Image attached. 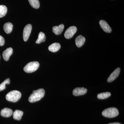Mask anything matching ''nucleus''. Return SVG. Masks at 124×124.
Here are the masks:
<instances>
[{"label":"nucleus","instance_id":"nucleus-1","mask_svg":"<svg viewBox=\"0 0 124 124\" xmlns=\"http://www.w3.org/2000/svg\"><path fill=\"white\" fill-rule=\"evenodd\" d=\"M45 94V91L43 89H38L36 90H33V93L31 94L28 99L31 103L38 101L44 97Z\"/></svg>","mask_w":124,"mask_h":124},{"label":"nucleus","instance_id":"nucleus-2","mask_svg":"<svg viewBox=\"0 0 124 124\" xmlns=\"http://www.w3.org/2000/svg\"><path fill=\"white\" fill-rule=\"evenodd\" d=\"M21 96L22 94L19 91L13 90L8 93L6 98L9 101L16 102L20 99Z\"/></svg>","mask_w":124,"mask_h":124},{"label":"nucleus","instance_id":"nucleus-3","mask_svg":"<svg viewBox=\"0 0 124 124\" xmlns=\"http://www.w3.org/2000/svg\"><path fill=\"white\" fill-rule=\"evenodd\" d=\"M118 110L116 108L111 107L105 109L102 112V115L108 118H113L119 115Z\"/></svg>","mask_w":124,"mask_h":124},{"label":"nucleus","instance_id":"nucleus-4","mask_svg":"<svg viewBox=\"0 0 124 124\" xmlns=\"http://www.w3.org/2000/svg\"><path fill=\"white\" fill-rule=\"evenodd\" d=\"M39 65L38 62H31L26 65L23 68V70L27 73H32L36 71L39 67Z\"/></svg>","mask_w":124,"mask_h":124},{"label":"nucleus","instance_id":"nucleus-5","mask_svg":"<svg viewBox=\"0 0 124 124\" xmlns=\"http://www.w3.org/2000/svg\"><path fill=\"white\" fill-rule=\"evenodd\" d=\"M77 31L76 27L72 26L69 27L64 33V36L65 38L67 39H70L73 37Z\"/></svg>","mask_w":124,"mask_h":124},{"label":"nucleus","instance_id":"nucleus-6","mask_svg":"<svg viewBox=\"0 0 124 124\" xmlns=\"http://www.w3.org/2000/svg\"><path fill=\"white\" fill-rule=\"evenodd\" d=\"M32 28V25L30 24H27L26 26L24 27L23 34V40L24 41H26L28 40Z\"/></svg>","mask_w":124,"mask_h":124},{"label":"nucleus","instance_id":"nucleus-7","mask_svg":"<svg viewBox=\"0 0 124 124\" xmlns=\"http://www.w3.org/2000/svg\"><path fill=\"white\" fill-rule=\"evenodd\" d=\"M120 72V69L119 68H116L113 71V72L111 73L108 79H107V81L108 82H111L116 79L119 75Z\"/></svg>","mask_w":124,"mask_h":124},{"label":"nucleus","instance_id":"nucleus-8","mask_svg":"<svg viewBox=\"0 0 124 124\" xmlns=\"http://www.w3.org/2000/svg\"><path fill=\"white\" fill-rule=\"evenodd\" d=\"M99 24L100 27L103 31L107 33H110L112 30L109 26V24L106 21L104 20H101L99 22Z\"/></svg>","mask_w":124,"mask_h":124},{"label":"nucleus","instance_id":"nucleus-9","mask_svg":"<svg viewBox=\"0 0 124 124\" xmlns=\"http://www.w3.org/2000/svg\"><path fill=\"white\" fill-rule=\"evenodd\" d=\"M87 92V89L84 87L76 88L73 91V94L76 96L84 95Z\"/></svg>","mask_w":124,"mask_h":124},{"label":"nucleus","instance_id":"nucleus-10","mask_svg":"<svg viewBox=\"0 0 124 124\" xmlns=\"http://www.w3.org/2000/svg\"><path fill=\"white\" fill-rule=\"evenodd\" d=\"M13 49L12 48H9L6 49L3 52L2 56L5 61H7L9 60L10 57L13 53Z\"/></svg>","mask_w":124,"mask_h":124},{"label":"nucleus","instance_id":"nucleus-11","mask_svg":"<svg viewBox=\"0 0 124 124\" xmlns=\"http://www.w3.org/2000/svg\"><path fill=\"white\" fill-rule=\"evenodd\" d=\"M85 41V38L82 35H79L77 37L75 40L76 45L78 48L81 47L84 44Z\"/></svg>","mask_w":124,"mask_h":124},{"label":"nucleus","instance_id":"nucleus-12","mask_svg":"<svg viewBox=\"0 0 124 124\" xmlns=\"http://www.w3.org/2000/svg\"><path fill=\"white\" fill-rule=\"evenodd\" d=\"M13 114V110L10 108H5L1 111V115L4 117H9Z\"/></svg>","mask_w":124,"mask_h":124},{"label":"nucleus","instance_id":"nucleus-13","mask_svg":"<svg viewBox=\"0 0 124 124\" xmlns=\"http://www.w3.org/2000/svg\"><path fill=\"white\" fill-rule=\"evenodd\" d=\"M64 28V25L63 24H61L58 26H55L53 28V31L55 35H60L63 31Z\"/></svg>","mask_w":124,"mask_h":124},{"label":"nucleus","instance_id":"nucleus-14","mask_svg":"<svg viewBox=\"0 0 124 124\" xmlns=\"http://www.w3.org/2000/svg\"><path fill=\"white\" fill-rule=\"evenodd\" d=\"M61 48V45L58 43H54L49 46V50L52 52H56L58 51Z\"/></svg>","mask_w":124,"mask_h":124},{"label":"nucleus","instance_id":"nucleus-15","mask_svg":"<svg viewBox=\"0 0 124 124\" xmlns=\"http://www.w3.org/2000/svg\"><path fill=\"white\" fill-rule=\"evenodd\" d=\"M13 27V24L11 23H7L4 24L3 29L6 33L8 34L12 31Z\"/></svg>","mask_w":124,"mask_h":124},{"label":"nucleus","instance_id":"nucleus-16","mask_svg":"<svg viewBox=\"0 0 124 124\" xmlns=\"http://www.w3.org/2000/svg\"><path fill=\"white\" fill-rule=\"evenodd\" d=\"M23 115V112L22 111L16 110L13 113V116L14 119L20 120L22 119Z\"/></svg>","mask_w":124,"mask_h":124},{"label":"nucleus","instance_id":"nucleus-17","mask_svg":"<svg viewBox=\"0 0 124 124\" xmlns=\"http://www.w3.org/2000/svg\"><path fill=\"white\" fill-rule=\"evenodd\" d=\"M46 39V37L44 33L42 32L39 33L38 39L36 41V43L37 44H40L42 42L45 41Z\"/></svg>","mask_w":124,"mask_h":124},{"label":"nucleus","instance_id":"nucleus-18","mask_svg":"<svg viewBox=\"0 0 124 124\" xmlns=\"http://www.w3.org/2000/svg\"><path fill=\"white\" fill-rule=\"evenodd\" d=\"M31 6L35 9H38L40 7V3L39 0H28Z\"/></svg>","mask_w":124,"mask_h":124},{"label":"nucleus","instance_id":"nucleus-19","mask_svg":"<svg viewBox=\"0 0 124 124\" xmlns=\"http://www.w3.org/2000/svg\"><path fill=\"white\" fill-rule=\"evenodd\" d=\"M111 95V94L110 92H105L98 94L97 95V98L99 99H104L109 97Z\"/></svg>","mask_w":124,"mask_h":124},{"label":"nucleus","instance_id":"nucleus-20","mask_svg":"<svg viewBox=\"0 0 124 124\" xmlns=\"http://www.w3.org/2000/svg\"><path fill=\"white\" fill-rule=\"evenodd\" d=\"M7 11V7L4 5H0V18H2L5 16Z\"/></svg>","mask_w":124,"mask_h":124},{"label":"nucleus","instance_id":"nucleus-21","mask_svg":"<svg viewBox=\"0 0 124 124\" xmlns=\"http://www.w3.org/2000/svg\"><path fill=\"white\" fill-rule=\"evenodd\" d=\"M10 83V80L9 78H8L5 80L4 82H2L0 85V91L5 89L6 88V85L7 84H9Z\"/></svg>","mask_w":124,"mask_h":124},{"label":"nucleus","instance_id":"nucleus-22","mask_svg":"<svg viewBox=\"0 0 124 124\" xmlns=\"http://www.w3.org/2000/svg\"><path fill=\"white\" fill-rule=\"evenodd\" d=\"M5 40L4 38L0 35V46H3L5 44Z\"/></svg>","mask_w":124,"mask_h":124},{"label":"nucleus","instance_id":"nucleus-23","mask_svg":"<svg viewBox=\"0 0 124 124\" xmlns=\"http://www.w3.org/2000/svg\"><path fill=\"white\" fill-rule=\"evenodd\" d=\"M108 124H120V123H119V122H114V123H110Z\"/></svg>","mask_w":124,"mask_h":124},{"label":"nucleus","instance_id":"nucleus-24","mask_svg":"<svg viewBox=\"0 0 124 124\" xmlns=\"http://www.w3.org/2000/svg\"></svg>","mask_w":124,"mask_h":124}]
</instances>
